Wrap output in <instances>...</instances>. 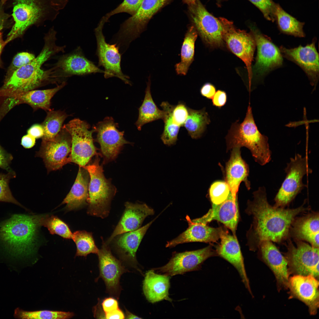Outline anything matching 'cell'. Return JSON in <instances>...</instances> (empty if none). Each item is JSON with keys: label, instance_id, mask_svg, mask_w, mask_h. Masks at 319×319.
I'll use <instances>...</instances> for the list:
<instances>
[{"label": "cell", "instance_id": "6da1fadb", "mask_svg": "<svg viewBox=\"0 0 319 319\" xmlns=\"http://www.w3.org/2000/svg\"><path fill=\"white\" fill-rule=\"evenodd\" d=\"M253 199L249 201L246 211L252 216V223L247 233L250 250H257L263 241L278 243L287 239L291 225L298 215L309 211V206L303 204L295 208L276 207L270 205L264 187L253 193Z\"/></svg>", "mask_w": 319, "mask_h": 319}, {"label": "cell", "instance_id": "7a4b0ae2", "mask_svg": "<svg viewBox=\"0 0 319 319\" xmlns=\"http://www.w3.org/2000/svg\"><path fill=\"white\" fill-rule=\"evenodd\" d=\"M45 215L15 214L0 223V240L13 259L19 261L35 253L39 229Z\"/></svg>", "mask_w": 319, "mask_h": 319}, {"label": "cell", "instance_id": "3957f363", "mask_svg": "<svg viewBox=\"0 0 319 319\" xmlns=\"http://www.w3.org/2000/svg\"><path fill=\"white\" fill-rule=\"evenodd\" d=\"M225 139L227 150L246 147L250 151L255 161L261 165H265L271 160L268 138L259 131L250 105L243 121L240 123L237 120L232 123Z\"/></svg>", "mask_w": 319, "mask_h": 319}, {"label": "cell", "instance_id": "277c9868", "mask_svg": "<svg viewBox=\"0 0 319 319\" xmlns=\"http://www.w3.org/2000/svg\"><path fill=\"white\" fill-rule=\"evenodd\" d=\"M56 33L49 31L45 37V43L38 55L30 63L14 71L7 78L1 90L5 92H25L33 90L42 85L47 77L41 66L52 54L61 48L55 44Z\"/></svg>", "mask_w": 319, "mask_h": 319}, {"label": "cell", "instance_id": "5b68a950", "mask_svg": "<svg viewBox=\"0 0 319 319\" xmlns=\"http://www.w3.org/2000/svg\"><path fill=\"white\" fill-rule=\"evenodd\" d=\"M59 11L50 0H15L12 14L14 24L7 35L5 44L21 35L33 25L54 20Z\"/></svg>", "mask_w": 319, "mask_h": 319}, {"label": "cell", "instance_id": "8992f818", "mask_svg": "<svg viewBox=\"0 0 319 319\" xmlns=\"http://www.w3.org/2000/svg\"><path fill=\"white\" fill-rule=\"evenodd\" d=\"M100 159L96 157L91 164L82 167L87 172L90 177L88 197L87 200V213L90 215L104 218L109 213L110 204L115 189L105 177Z\"/></svg>", "mask_w": 319, "mask_h": 319}, {"label": "cell", "instance_id": "52a82bcc", "mask_svg": "<svg viewBox=\"0 0 319 319\" xmlns=\"http://www.w3.org/2000/svg\"><path fill=\"white\" fill-rule=\"evenodd\" d=\"M171 0H143L136 13L122 23L112 40L121 49L126 50L130 43L139 37L149 21Z\"/></svg>", "mask_w": 319, "mask_h": 319}, {"label": "cell", "instance_id": "ba28073f", "mask_svg": "<svg viewBox=\"0 0 319 319\" xmlns=\"http://www.w3.org/2000/svg\"><path fill=\"white\" fill-rule=\"evenodd\" d=\"M284 170L285 178L274 198L276 207L284 208L290 204L306 186L302 182L304 176L312 172L307 158L299 154L290 158Z\"/></svg>", "mask_w": 319, "mask_h": 319}, {"label": "cell", "instance_id": "9c48e42d", "mask_svg": "<svg viewBox=\"0 0 319 319\" xmlns=\"http://www.w3.org/2000/svg\"><path fill=\"white\" fill-rule=\"evenodd\" d=\"M287 251L283 253L287 262L289 276L312 275L319 278V248L301 240H294L296 245L289 239Z\"/></svg>", "mask_w": 319, "mask_h": 319}, {"label": "cell", "instance_id": "30bf717a", "mask_svg": "<svg viewBox=\"0 0 319 319\" xmlns=\"http://www.w3.org/2000/svg\"><path fill=\"white\" fill-rule=\"evenodd\" d=\"M62 127L71 137V162L81 167L85 166L92 157L97 154L92 136L96 131L95 127L90 130L89 124L79 118L71 120Z\"/></svg>", "mask_w": 319, "mask_h": 319}, {"label": "cell", "instance_id": "8fae6325", "mask_svg": "<svg viewBox=\"0 0 319 319\" xmlns=\"http://www.w3.org/2000/svg\"><path fill=\"white\" fill-rule=\"evenodd\" d=\"M250 29L257 48L255 62L252 67V80L254 78L261 81L271 71L282 66L283 56L270 38L255 26H250Z\"/></svg>", "mask_w": 319, "mask_h": 319}, {"label": "cell", "instance_id": "7c38bea8", "mask_svg": "<svg viewBox=\"0 0 319 319\" xmlns=\"http://www.w3.org/2000/svg\"><path fill=\"white\" fill-rule=\"evenodd\" d=\"M219 19L223 28V38L226 44L234 54L244 63L248 71L249 89H250L252 79V63L256 44L250 32L236 28L232 22L223 17Z\"/></svg>", "mask_w": 319, "mask_h": 319}, {"label": "cell", "instance_id": "4fadbf2b", "mask_svg": "<svg viewBox=\"0 0 319 319\" xmlns=\"http://www.w3.org/2000/svg\"><path fill=\"white\" fill-rule=\"evenodd\" d=\"M106 21L102 17L95 29L97 47L96 55L98 58V66L104 69L106 79L113 77H118L127 84L131 85L129 77L122 72L121 67V54L116 44H110L105 41L102 32Z\"/></svg>", "mask_w": 319, "mask_h": 319}, {"label": "cell", "instance_id": "5bb4252c", "mask_svg": "<svg viewBox=\"0 0 319 319\" xmlns=\"http://www.w3.org/2000/svg\"><path fill=\"white\" fill-rule=\"evenodd\" d=\"M218 256L210 245L198 250L172 254L164 266L152 268L157 273L171 276L201 269L203 263L209 258Z\"/></svg>", "mask_w": 319, "mask_h": 319}, {"label": "cell", "instance_id": "9a60e30c", "mask_svg": "<svg viewBox=\"0 0 319 319\" xmlns=\"http://www.w3.org/2000/svg\"><path fill=\"white\" fill-rule=\"evenodd\" d=\"M188 10L193 26L203 40L212 46L222 45L223 28L219 19L210 13L199 0L188 6Z\"/></svg>", "mask_w": 319, "mask_h": 319}, {"label": "cell", "instance_id": "2e32d148", "mask_svg": "<svg viewBox=\"0 0 319 319\" xmlns=\"http://www.w3.org/2000/svg\"><path fill=\"white\" fill-rule=\"evenodd\" d=\"M71 139L69 133L62 128L54 139L42 140L38 156L42 158L49 171L56 170L71 162Z\"/></svg>", "mask_w": 319, "mask_h": 319}, {"label": "cell", "instance_id": "e0dca14e", "mask_svg": "<svg viewBox=\"0 0 319 319\" xmlns=\"http://www.w3.org/2000/svg\"><path fill=\"white\" fill-rule=\"evenodd\" d=\"M317 38L305 46L300 45L287 48L281 45L279 48L283 56L299 66L308 77L311 84L315 88L319 80L318 53L315 47Z\"/></svg>", "mask_w": 319, "mask_h": 319}, {"label": "cell", "instance_id": "ac0fdd59", "mask_svg": "<svg viewBox=\"0 0 319 319\" xmlns=\"http://www.w3.org/2000/svg\"><path fill=\"white\" fill-rule=\"evenodd\" d=\"M118 125L112 117H107L95 126L105 163L114 160L124 145L131 144L124 139V131L117 129Z\"/></svg>", "mask_w": 319, "mask_h": 319}, {"label": "cell", "instance_id": "d6986e66", "mask_svg": "<svg viewBox=\"0 0 319 319\" xmlns=\"http://www.w3.org/2000/svg\"><path fill=\"white\" fill-rule=\"evenodd\" d=\"M318 279L312 275H293L289 279V298L296 299L308 307L310 315L317 313L319 306Z\"/></svg>", "mask_w": 319, "mask_h": 319}, {"label": "cell", "instance_id": "ffe728a7", "mask_svg": "<svg viewBox=\"0 0 319 319\" xmlns=\"http://www.w3.org/2000/svg\"><path fill=\"white\" fill-rule=\"evenodd\" d=\"M108 245L102 240L101 248L99 249L97 254L99 277L104 281L107 292L118 299L121 291L120 285L121 276L127 270L120 261L113 255Z\"/></svg>", "mask_w": 319, "mask_h": 319}, {"label": "cell", "instance_id": "44dd1931", "mask_svg": "<svg viewBox=\"0 0 319 319\" xmlns=\"http://www.w3.org/2000/svg\"><path fill=\"white\" fill-rule=\"evenodd\" d=\"M257 250L260 259L269 267L274 275L278 291L288 289L290 276L287 261L284 255L270 241L262 242Z\"/></svg>", "mask_w": 319, "mask_h": 319}, {"label": "cell", "instance_id": "7402d4cb", "mask_svg": "<svg viewBox=\"0 0 319 319\" xmlns=\"http://www.w3.org/2000/svg\"><path fill=\"white\" fill-rule=\"evenodd\" d=\"M65 85L66 83L64 82L53 88L7 92L2 96L6 97L5 102L9 110L17 104L25 103L31 106L34 111L40 109L47 112L51 110L50 106L52 98Z\"/></svg>", "mask_w": 319, "mask_h": 319}, {"label": "cell", "instance_id": "603a6c76", "mask_svg": "<svg viewBox=\"0 0 319 319\" xmlns=\"http://www.w3.org/2000/svg\"><path fill=\"white\" fill-rule=\"evenodd\" d=\"M158 216L143 227L119 235L113 239L114 248L121 259L139 271L136 256L137 250L148 229Z\"/></svg>", "mask_w": 319, "mask_h": 319}, {"label": "cell", "instance_id": "cb8c5ba5", "mask_svg": "<svg viewBox=\"0 0 319 319\" xmlns=\"http://www.w3.org/2000/svg\"><path fill=\"white\" fill-rule=\"evenodd\" d=\"M239 214L237 198L230 193L227 199L222 203L212 204V208L202 217L191 220L194 222L207 224L213 220H217L224 224L236 237V232L239 220Z\"/></svg>", "mask_w": 319, "mask_h": 319}, {"label": "cell", "instance_id": "d4e9b609", "mask_svg": "<svg viewBox=\"0 0 319 319\" xmlns=\"http://www.w3.org/2000/svg\"><path fill=\"white\" fill-rule=\"evenodd\" d=\"M220 239V244L216 250L218 255L226 260L235 268L246 288L253 297L245 268L244 259L237 237L229 234L223 230Z\"/></svg>", "mask_w": 319, "mask_h": 319}, {"label": "cell", "instance_id": "484cf974", "mask_svg": "<svg viewBox=\"0 0 319 319\" xmlns=\"http://www.w3.org/2000/svg\"><path fill=\"white\" fill-rule=\"evenodd\" d=\"M125 209L118 224L112 235L105 242L110 243L116 236L136 230L140 227L147 216L154 214L153 209L146 204H134L127 202Z\"/></svg>", "mask_w": 319, "mask_h": 319}, {"label": "cell", "instance_id": "4316f807", "mask_svg": "<svg viewBox=\"0 0 319 319\" xmlns=\"http://www.w3.org/2000/svg\"><path fill=\"white\" fill-rule=\"evenodd\" d=\"M186 219L188 227L176 237L167 242L166 247L172 248L180 244L192 242H215L220 238L223 230L222 227L213 228L206 224L193 222L188 215Z\"/></svg>", "mask_w": 319, "mask_h": 319}, {"label": "cell", "instance_id": "83f0119b", "mask_svg": "<svg viewBox=\"0 0 319 319\" xmlns=\"http://www.w3.org/2000/svg\"><path fill=\"white\" fill-rule=\"evenodd\" d=\"M240 148L232 149L230 158L226 166V182L228 185L233 196L236 198L240 183L244 181L248 189L250 188L247 179L248 166L242 158Z\"/></svg>", "mask_w": 319, "mask_h": 319}, {"label": "cell", "instance_id": "f1b7e54d", "mask_svg": "<svg viewBox=\"0 0 319 319\" xmlns=\"http://www.w3.org/2000/svg\"><path fill=\"white\" fill-rule=\"evenodd\" d=\"M319 218L318 212L296 217L291 227L289 235L294 240L306 241L319 248Z\"/></svg>", "mask_w": 319, "mask_h": 319}, {"label": "cell", "instance_id": "f546056e", "mask_svg": "<svg viewBox=\"0 0 319 319\" xmlns=\"http://www.w3.org/2000/svg\"><path fill=\"white\" fill-rule=\"evenodd\" d=\"M170 276L157 274L152 269L147 271L144 276L143 290L147 300L154 303L165 300L172 302L169 297Z\"/></svg>", "mask_w": 319, "mask_h": 319}, {"label": "cell", "instance_id": "4dcf8cb0", "mask_svg": "<svg viewBox=\"0 0 319 319\" xmlns=\"http://www.w3.org/2000/svg\"><path fill=\"white\" fill-rule=\"evenodd\" d=\"M84 170L79 167L74 183L61 203L66 204L65 209L67 211L80 209L87 204L89 183Z\"/></svg>", "mask_w": 319, "mask_h": 319}, {"label": "cell", "instance_id": "1f68e13d", "mask_svg": "<svg viewBox=\"0 0 319 319\" xmlns=\"http://www.w3.org/2000/svg\"><path fill=\"white\" fill-rule=\"evenodd\" d=\"M59 66L65 72L72 74L105 73L104 70L100 69L81 53L73 54L64 57L60 62Z\"/></svg>", "mask_w": 319, "mask_h": 319}, {"label": "cell", "instance_id": "d6a6232c", "mask_svg": "<svg viewBox=\"0 0 319 319\" xmlns=\"http://www.w3.org/2000/svg\"><path fill=\"white\" fill-rule=\"evenodd\" d=\"M147 84L144 98L139 109V117L135 123L139 131L141 130L144 125L159 119L163 120L165 116L164 111L160 110L157 107L152 98L150 90V76L148 78Z\"/></svg>", "mask_w": 319, "mask_h": 319}, {"label": "cell", "instance_id": "836d02e7", "mask_svg": "<svg viewBox=\"0 0 319 319\" xmlns=\"http://www.w3.org/2000/svg\"><path fill=\"white\" fill-rule=\"evenodd\" d=\"M198 33L194 27H189L185 35L181 49V61L175 65L178 75H185L194 60L195 44Z\"/></svg>", "mask_w": 319, "mask_h": 319}, {"label": "cell", "instance_id": "e575fe53", "mask_svg": "<svg viewBox=\"0 0 319 319\" xmlns=\"http://www.w3.org/2000/svg\"><path fill=\"white\" fill-rule=\"evenodd\" d=\"M275 15V21L281 32L295 37H305L303 30L305 23L300 22L288 13L277 4H276Z\"/></svg>", "mask_w": 319, "mask_h": 319}, {"label": "cell", "instance_id": "d590c367", "mask_svg": "<svg viewBox=\"0 0 319 319\" xmlns=\"http://www.w3.org/2000/svg\"><path fill=\"white\" fill-rule=\"evenodd\" d=\"M188 116L183 126L192 139H198L210 123L208 114L205 108L197 110L188 107Z\"/></svg>", "mask_w": 319, "mask_h": 319}, {"label": "cell", "instance_id": "8d00e7d4", "mask_svg": "<svg viewBox=\"0 0 319 319\" xmlns=\"http://www.w3.org/2000/svg\"><path fill=\"white\" fill-rule=\"evenodd\" d=\"M160 106L165 113L163 120L164 130L161 139L164 144L171 146L175 144L177 140L180 127L175 124L172 119V113L174 105L166 101L162 102Z\"/></svg>", "mask_w": 319, "mask_h": 319}, {"label": "cell", "instance_id": "74e56055", "mask_svg": "<svg viewBox=\"0 0 319 319\" xmlns=\"http://www.w3.org/2000/svg\"><path fill=\"white\" fill-rule=\"evenodd\" d=\"M68 116L64 111L59 110H51L47 111L46 116L41 124L44 132L42 140L54 139L61 130L64 121Z\"/></svg>", "mask_w": 319, "mask_h": 319}, {"label": "cell", "instance_id": "f35d334b", "mask_svg": "<svg viewBox=\"0 0 319 319\" xmlns=\"http://www.w3.org/2000/svg\"><path fill=\"white\" fill-rule=\"evenodd\" d=\"M72 239L77 246L75 257H86L90 253H98L99 249L95 245L91 232L84 230L76 231L73 234Z\"/></svg>", "mask_w": 319, "mask_h": 319}, {"label": "cell", "instance_id": "ab89813d", "mask_svg": "<svg viewBox=\"0 0 319 319\" xmlns=\"http://www.w3.org/2000/svg\"><path fill=\"white\" fill-rule=\"evenodd\" d=\"M74 315L73 312L48 310L27 311L19 307L14 311V317L17 319H67Z\"/></svg>", "mask_w": 319, "mask_h": 319}, {"label": "cell", "instance_id": "60d3db41", "mask_svg": "<svg viewBox=\"0 0 319 319\" xmlns=\"http://www.w3.org/2000/svg\"><path fill=\"white\" fill-rule=\"evenodd\" d=\"M41 226L46 227L52 235H57L66 239H72L73 234L68 225L56 216L45 214Z\"/></svg>", "mask_w": 319, "mask_h": 319}, {"label": "cell", "instance_id": "b9f144b4", "mask_svg": "<svg viewBox=\"0 0 319 319\" xmlns=\"http://www.w3.org/2000/svg\"><path fill=\"white\" fill-rule=\"evenodd\" d=\"M231 193L230 188L226 182L217 181L211 185L209 194L213 204H219L225 200Z\"/></svg>", "mask_w": 319, "mask_h": 319}, {"label": "cell", "instance_id": "7bdbcfd3", "mask_svg": "<svg viewBox=\"0 0 319 319\" xmlns=\"http://www.w3.org/2000/svg\"><path fill=\"white\" fill-rule=\"evenodd\" d=\"M15 177L14 172L0 173V201L11 203L24 207L13 197L9 186L10 180Z\"/></svg>", "mask_w": 319, "mask_h": 319}, {"label": "cell", "instance_id": "ee69618b", "mask_svg": "<svg viewBox=\"0 0 319 319\" xmlns=\"http://www.w3.org/2000/svg\"><path fill=\"white\" fill-rule=\"evenodd\" d=\"M143 0H124L115 9L103 17L108 22L111 16L117 14L125 12L132 15L137 12Z\"/></svg>", "mask_w": 319, "mask_h": 319}, {"label": "cell", "instance_id": "f6af8a7d", "mask_svg": "<svg viewBox=\"0 0 319 319\" xmlns=\"http://www.w3.org/2000/svg\"><path fill=\"white\" fill-rule=\"evenodd\" d=\"M262 12L267 20L275 21V13L276 3L272 0H248Z\"/></svg>", "mask_w": 319, "mask_h": 319}, {"label": "cell", "instance_id": "bcb514c9", "mask_svg": "<svg viewBox=\"0 0 319 319\" xmlns=\"http://www.w3.org/2000/svg\"><path fill=\"white\" fill-rule=\"evenodd\" d=\"M35 58L33 54L27 52H21L17 54L12 60L6 79L17 69L30 62Z\"/></svg>", "mask_w": 319, "mask_h": 319}, {"label": "cell", "instance_id": "7dc6e473", "mask_svg": "<svg viewBox=\"0 0 319 319\" xmlns=\"http://www.w3.org/2000/svg\"><path fill=\"white\" fill-rule=\"evenodd\" d=\"M188 115V107L184 103L179 102L174 105L172 116L173 121L177 125L180 127L183 126Z\"/></svg>", "mask_w": 319, "mask_h": 319}, {"label": "cell", "instance_id": "c3c4849f", "mask_svg": "<svg viewBox=\"0 0 319 319\" xmlns=\"http://www.w3.org/2000/svg\"><path fill=\"white\" fill-rule=\"evenodd\" d=\"M12 159V155L6 151L0 145V168L8 172H13L10 166Z\"/></svg>", "mask_w": 319, "mask_h": 319}, {"label": "cell", "instance_id": "681fc988", "mask_svg": "<svg viewBox=\"0 0 319 319\" xmlns=\"http://www.w3.org/2000/svg\"><path fill=\"white\" fill-rule=\"evenodd\" d=\"M212 100L213 105L220 108L224 106L227 102V93L224 91L219 90L215 92Z\"/></svg>", "mask_w": 319, "mask_h": 319}, {"label": "cell", "instance_id": "f907efd6", "mask_svg": "<svg viewBox=\"0 0 319 319\" xmlns=\"http://www.w3.org/2000/svg\"><path fill=\"white\" fill-rule=\"evenodd\" d=\"M101 305L105 314L119 308L118 301L115 298L112 297L105 298L102 301Z\"/></svg>", "mask_w": 319, "mask_h": 319}, {"label": "cell", "instance_id": "816d5d0a", "mask_svg": "<svg viewBox=\"0 0 319 319\" xmlns=\"http://www.w3.org/2000/svg\"><path fill=\"white\" fill-rule=\"evenodd\" d=\"M200 92L203 96L207 99H211L216 92V89L212 84L209 83H207L201 87Z\"/></svg>", "mask_w": 319, "mask_h": 319}, {"label": "cell", "instance_id": "f5cc1de1", "mask_svg": "<svg viewBox=\"0 0 319 319\" xmlns=\"http://www.w3.org/2000/svg\"><path fill=\"white\" fill-rule=\"evenodd\" d=\"M27 134L35 139L42 137L43 136L44 130L41 124H36L32 126L27 130Z\"/></svg>", "mask_w": 319, "mask_h": 319}, {"label": "cell", "instance_id": "db71d44e", "mask_svg": "<svg viewBox=\"0 0 319 319\" xmlns=\"http://www.w3.org/2000/svg\"><path fill=\"white\" fill-rule=\"evenodd\" d=\"M36 139L27 134L22 138L21 144L25 148L29 149L34 146L35 143Z\"/></svg>", "mask_w": 319, "mask_h": 319}, {"label": "cell", "instance_id": "11a10c76", "mask_svg": "<svg viewBox=\"0 0 319 319\" xmlns=\"http://www.w3.org/2000/svg\"><path fill=\"white\" fill-rule=\"evenodd\" d=\"M105 318L111 319H123L125 318V315L119 308L105 314Z\"/></svg>", "mask_w": 319, "mask_h": 319}, {"label": "cell", "instance_id": "9f6ffc18", "mask_svg": "<svg viewBox=\"0 0 319 319\" xmlns=\"http://www.w3.org/2000/svg\"><path fill=\"white\" fill-rule=\"evenodd\" d=\"M53 6L59 11L64 9L69 0H50Z\"/></svg>", "mask_w": 319, "mask_h": 319}, {"label": "cell", "instance_id": "6f0895ef", "mask_svg": "<svg viewBox=\"0 0 319 319\" xmlns=\"http://www.w3.org/2000/svg\"><path fill=\"white\" fill-rule=\"evenodd\" d=\"M1 6L0 7V31L1 30L5 25L9 15L4 12Z\"/></svg>", "mask_w": 319, "mask_h": 319}, {"label": "cell", "instance_id": "680465c9", "mask_svg": "<svg viewBox=\"0 0 319 319\" xmlns=\"http://www.w3.org/2000/svg\"><path fill=\"white\" fill-rule=\"evenodd\" d=\"M125 316V318L127 319H141V318L134 315L126 309V314Z\"/></svg>", "mask_w": 319, "mask_h": 319}, {"label": "cell", "instance_id": "91938a15", "mask_svg": "<svg viewBox=\"0 0 319 319\" xmlns=\"http://www.w3.org/2000/svg\"><path fill=\"white\" fill-rule=\"evenodd\" d=\"M5 41H4L3 39L2 34L0 32V67H1L2 65V63L1 59V55L2 49L5 46Z\"/></svg>", "mask_w": 319, "mask_h": 319}, {"label": "cell", "instance_id": "94428289", "mask_svg": "<svg viewBox=\"0 0 319 319\" xmlns=\"http://www.w3.org/2000/svg\"><path fill=\"white\" fill-rule=\"evenodd\" d=\"M183 1L184 3L189 6L195 4L196 0H183Z\"/></svg>", "mask_w": 319, "mask_h": 319}, {"label": "cell", "instance_id": "6125c7cd", "mask_svg": "<svg viewBox=\"0 0 319 319\" xmlns=\"http://www.w3.org/2000/svg\"><path fill=\"white\" fill-rule=\"evenodd\" d=\"M7 0H1L0 5L2 6L4 5Z\"/></svg>", "mask_w": 319, "mask_h": 319}, {"label": "cell", "instance_id": "be15d7a7", "mask_svg": "<svg viewBox=\"0 0 319 319\" xmlns=\"http://www.w3.org/2000/svg\"><path fill=\"white\" fill-rule=\"evenodd\" d=\"M218 3H220L223 0H216Z\"/></svg>", "mask_w": 319, "mask_h": 319}]
</instances>
